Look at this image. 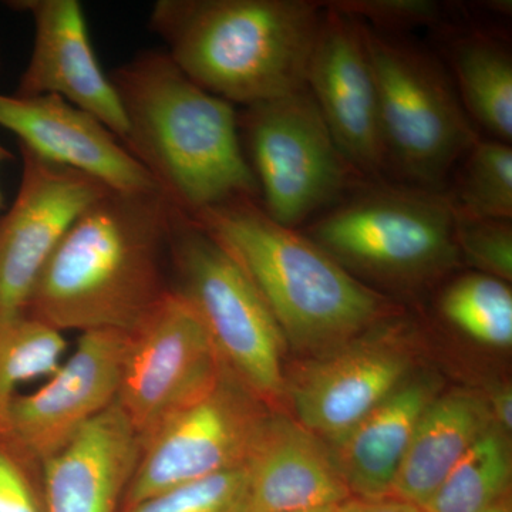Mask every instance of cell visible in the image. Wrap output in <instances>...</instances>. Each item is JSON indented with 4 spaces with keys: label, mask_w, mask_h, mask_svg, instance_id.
<instances>
[{
    "label": "cell",
    "mask_w": 512,
    "mask_h": 512,
    "mask_svg": "<svg viewBox=\"0 0 512 512\" xmlns=\"http://www.w3.org/2000/svg\"><path fill=\"white\" fill-rule=\"evenodd\" d=\"M174 211L160 191L104 195L47 259L23 313L62 333L136 330L171 291Z\"/></svg>",
    "instance_id": "1"
},
{
    "label": "cell",
    "mask_w": 512,
    "mask_h": 512,
    "mask_svg": "<svg viewBox=\"0 0 512 512\" xmlns=\"http://www.w3.org/2000/svg\"><path fill=\"white\" fill-rule=\"evenodd\" d=\"M127 121L123 146L188 217L259 201L234 104L188 79L165 50H143L109 74Z\"/></svg>",
    "instance_id": "2"
},
{
    "label": "cell",
    "mask_w": 512,
    "mask_h": 512,
    "mask_svg": "<svg viewBox=\"0 0 512 512\" xmlns=\"http://www.w3.org/2000/svg\"><path fill=\"white\" fill-rule=\"evenodd\" d=\"M323 12L308 0H158L148 28L188 79L249 107L306 89Z\"/></svg>",
    "instance_id": "3"
},
{
    "label": "cell",
    "mask_w": 512,
    "mask_h": 512,
    "mask_svg": "<svg viewBox=\"0 0 512 512\" xmlns=\"http://www.w3.org/2000/svg\"><path fill=\"white\" fill-rule=\"evenodd\" d=\"M191 218L237 259L286 346L298 352L323 355L399 313L302 229L269 217L259 201H231Z\"/></svg>",
    "instance_id": "4"
},
{
    "label": "cell",
    "mask_w": 512,
    "mask_h": 512,
    "mask_svg": "<svg viewBox=\"0 0 512 512\" xmlns=\"http://www.w3.org/2000/svg\"><path fill=\"white\" fill-rule=\"evenodd\" d=\"M303 232L355 278L402 292L437 284L461 262L446 192L409 184L366 181Z\"/></svg>",
    "instance_id": "5"
},
{
    "label": "cell",
    "mask_w": 512,
    "mask_h": 512,
    "mask_svg": "<svg viewBox=\"0 0 512 512\" xmlns=\"http://www.w3.org/2000/svg\"><path fill=\"white\" fill-rule=\"evenodd\" d=\"M360 26L375 76L390 173L403 184L446 191L450 174L480 137L450 73L424 47L363 22Z\"/></svg>",
    "instance_id": "6"
},
{
    "label": "cell",
    "mask_w": 512,
    "mask_h": 512,
    "mask_svg": "<svg viewBox=\"0 0 512 512\" xmlns=\"http://www.w3.org/2000/svg\"><path fill=\"white\" fill-rule=\"evenodd\" d=\"M171 289L198 313L229 372L269 409L284 412L286 342L278 323L237 259L177 208Z\"/></svg>",
    "instance_id": "7"
},
{
    "label": "cell",
    "mask_w": 512,
    "mask_h": 512,
    "mask_svg": "<svg viewBox=\"0 0 512 512\" xmlns=\"http://www.w3.org/2000/svg\"><path fill=\"white\" fill-rule=\"evenodd\" d=\"M238 127L259 204L286 227L302 229L370 181L343 156L308 89L244 107Z\"/></svg>",
    "instance_id": "8"
},
{
    "label": "cell",
    "mask_w": 512,
    "mask_h": 512,
    "mask_svg": "<svg viewBox=\"0 0 512 512\" xmlns=\"http://www.w3.org/2000/svg\"><path fill=\"white\" fill-rule=\"evenodd\" d=\"M271 412L225 366L207 392L141 443L120 512L178 485L244 467Z\"/></svg>",
    "instance_id": "9"
},
{
    "label": "cell",
    "mask_w": 512,
    "mask_h": 512,
    "mask_svg": "<svg viewBox=\"0 0 512 512\" xmlns=\"http://www.w3.org/2000/svg\"><path fill=\"white\" fill-rule=\"evenodd\" d=\"M409 325L399 313L286 376V404L298 423L333 443L416 372Z\"/></svg>",
    "instance_id": "10"
},
{
    "label": "cell",
    "mask_w": 512,
    "mask_h": 512,
    "mask_svg": "<svg viewBox=\"0 0 512 512\" xmlns=\"http://www.w3.org/2000/svg\"><path fill=\"white\" fill-rule=\"evenodd\" d=\"M224 369L200 316L171 289L127 335L116 403L143 443L170 414L207 392Z\"/></svg>",
    "instance_id": "11"
},
{
    "label": "cell",
    "mask_w": 512,
    "mask_h": 512,
    "mask_svg": "<svg viewBox=\"0 0 512 512\" xmlns=\"http://www.w3.org/2000/svg\"><path fill=\"white\" fill-rule=\"evenodd\" d=\"M22 178L12 208L0 218V320L25 311L37 276L74 221L113 191L19 144Z\"/></svg>",
    "instance_id": "12"
},
{
    "label": "cell",
    "mask_w": 512,
    "mask_h": 512,
    "mask_svg": "<svg viewBox=\"0 0 512 512\" xmlns=\"http://www.w3.org/2000/svg\"><path fill=\"white\" fill-rule=\"evenodd\" d=\"M306 89L346 160L366 180L390 173L379 97L359 20L325 6Z\"/></svg>",
    "instance_id": "13"
},
{
    "label": "cell",
    "mask_w": 512,
    "mask_h": 512,
    "mask_svg": "<svg viewBox=\"0 0 512 512\" xmlns=\"http://www.w3.org/2000/svg\"><path fill=\"white\" fill-rule=\"evenodd\" d=\"M126 333H82L72 355L32 393L10 406L8 433L40 464L66 447L119 394Z\"/></svg>",
    "instance_id": "14"
},
{
    "label": "cell",
    "mask_w": 512,
    "mask_h": 512,
    "mask_svg": "<svg viewBox=\"0 0 512 512\" xmlns=\"http://www.w3.org/2000/svg\"><path fill=\"white\" fill-rule=\"evenodd\" d=\"M6 5L28 13L35 32L16 96L62 97L96 117L123 144L128 131L123 107L94 53L80 2L12 0Z\"/></svg>",
    "instance_id": "15"
},
{
    "label": "cell",
    "mask_w": 512,
    "mask_h": 512,
    "mask_svg": "<svg viewBox=\"0 0 512 512\" xmlns=\"http://www.w3.org/2000/svg\"><path fill=\"white\" fill-rule=\"evenodd\" d=\"M0 127L37 156L90 175L110 190L160 191L109 128L62 97L0 93Z\"/></svg>",
    "instance_id": "16"
},
{
    "label": "cell",
    "mask_w": 512,
    "mask_h": 512,
    "mask_svg": "<svg viewBox=\"0 0 512 512\" xmlns=\"http://www.w3.org/2000/svg\"><path fill=\"white\" fill-rule=\"evenodd\" d=\"M248 512H299L352 498L328 444L293 417L272 410L247 463Z\"/></svg>",
    "instance_id": "17"
},
{
    "label": "cell",
    "mask_w": 512,
    "mask_h": 512,
    "mask_svg": "<svg viewBox=\"0 0 512 512\" xmlns=\"http://www.w3.org/2000/svg\"><path fill=\"white\" fill-rule=\"evenodd\" d=\"M141 443L117 403L42 463L46 512H120Z\"/></svg>",
    "instance_id": "18"
},
{
    "label": "cell",
    "mask_w": 512,
    "mask_h": 512,
    "mask_svg": "<svg viewBox=\"0 0 512 512\" xmlns=\"http://www.w3.org/2000/svg\"><path fill=\"white\" fill-rule=\"evenodd\" d=\"M440 389L439 377L433 373L414 372L348 433L328 444L352 497H390L414 429Z\"/></svg>",
    "instance_id": "19"
},
{
    "label": "cell",
    "mask_w": 512,
    "mask_h": 512,
    "mask_svg": "<svg viewBox=\"0 0 512 512\" xmlns=\"http://www.w3.org/2000/svg\"><path fill=\"white\" fill-rule=\"evenodd\" d=\"M493 424L487 399L480 394L467 390L439 394L421 414L390 497L423 507Z\"/></svg>",
    "instance_id": "20"
},
{
    "label": "cell",
    "mask_w": 512,
    "mask_h": 512,
    "mask_svg": "<svg viewBox=\"0 0 512 512\" xmlns=\"http://www.w3.org/2000/svg\"><path fill=\"white\" fill-rule=\"evenodd\" d=\"M451 79L464 110L494 140L512 141V57L505 43L484 32L461 33L448 43Z\"/></svg>",
    "instance_id": "21"
},
{
    "label": "cell",
    "mask_w": 512,
    "mask_h": 512,
    "mask_svg": "<svg viewBox=\"0 0 512 512\" xmlns=\"http://www.w3.org/2000/svg\"><path fill=\"white\" fill-rule=\"evenodd\" d=\"M511 477L510 440L493 424L468 448L420 510L485 512L510 498Z\"/></svg>",
    "instance_id": "22"
},
{
    "label": "cell",
    "mask_w": 512,
    "mask_h": 512,
    "mask_svg": "<svg viewBox=\"0 0 512 512\" xmlns=\"http://www.w3.org/2000/svg\"><path fill=\"white\" fill-rule=\"evenodd\" d=\"M66 350L62 332L26 313L0 320V433H8L19 386L52 376Z\"/></svg>",
    "instance_id": "23"
},
{
    "label": "cell",
    "mask_w": 512,
    "mask_h": 512,
    "mask_svg": "<svg viewBox=\"0 0 512 512\" xmlns=\"http://www.w3.org/2000/svg\"><path fill=\"white\" fill-rule=\"evenodd\" d=\"M448 325L490 348L512 345V292L508 282L471 272L448 282L437 299Z\"/></svg>",
    "instance_id": "24"
},
{
    "label": "cell",
    "mask_w": 512,
    "mask_h": 512,
    "mask_svg": "<svg viewBox=\"0 0 512 512\" xmlns=\"http://www.w3.org/2000/svg\"><path fill=\"white\" fill-rule=\"evenodd\" d=\"M456 170L444 192L457 217L512 220L511 144L480 136Z\"/></svg>",
    "instance_id": "25"
},
{
    "label": "cell",
    "mask_w": 512,
    "mask_h": 512,
    "mask_svg": "<svg viewBox=\"0 0 512 512\" xmlns=\"http://www.w3.org/2000/svg\"><path fill=\"white\" fill-rule=\"evenodd\" d=\"M245 466L153 495L124 512H248Z\"/></svg>",
    "instance_id": "26"
},
{
    "label": "cell",
    "mask_w": 512,
    "mask_h": 512,
    "mask_svg": "<svg viewBox=\"0 0 512 512\" xmlns=\"http://www.w3.org/2000/svg\"><path fill=\"white\" fill-rule=\"evenodd\" d=\"M456 239L461 261L481 274L504 282L512 279V220H478L456 215Z\"/></svg>",
    "instance_id": "27"
},
{
    "label": "cell",
    "mask_w": 512,
    "mask_h": 512,
    "mask_svg": "<svg viewBox=\"0 0 512 512\" xmlns=\"http://www.w3.org/2000/svg\"><path fill=\"white\" fill-rule=\"evenodd\" d=\"M0 512H46L42 464L0 433Z\"/></svg>",
    "instance_id": "28"
},
{
    "label": "cell",
    "mask_w": 512,
    "mask_h": 512,
    "mask_svg": "<svg viewBox=\"0 0 512 512\" xmlns=\"http://www.w3.org/2000/svg\"><path fill=\"white\" fill-rule=\"evenodd\" d=\"M326 5L390 35L439 23L443 12V6L431 0H339Z\"/></svg>",
    "instance_id": "29"
},
{
    "label": "cell",
    "mask_w": 512,
    "mask_h": 512,
    "mask_svg": "<svg viewBox=\"0 0 512 512\" xmlns=\"http://www.w3.org/2000/svg\"><path fill=\"white\" fill-rule=\"evenodd\" d=\"M336 512H423L416 505L404 503L396 498H382V500H363V498H349L339 505Z\"/></svg>",
    "instance_id": "30"
},
{
    "label": "cell",
    "mask_w": 512,
    "mask_h": 512,
    "mask_svg": "<svg viewBox=\"0 0 512 512\" xmlns=\"http://www.w3.org/2000/svg\"><path fill=\"white\" fill-rule=\"evenodd\" d=\"M491 417L495 426L500 427L504 433H510L512 429V392L510 386H503L495 390L487 399Z\"/></svg>",
    "instance_id": "31"
},
{
    "label": "cell",
    "mask_w": 512,
    "mask_h": 512,
    "mask_svg": "<svg viewBox=\"0 0 512 512\" xmlns=\"http://www.w3.org/2000/svg\"><path fill=\"white\" fill-rule=\"evenodd\" d=\"M10 160H13V154L10 153L8 148H6L5 146H2V144H0V165L5 164L6 161H10ZM2 207H3V195H2V192H0V208H2Z\"/></svg>",
    "instance_id": "32"
},
{
    "label": "cell",
    "mask_w": 512,
    "mask_h": 512,
    "mask_svg": "<svg viewBox=\"0 0 512 512\" xmlns=\"http://www.w3.org/2000/svg\"><path fill=\"white\" fill-rule=\"evenodd\" d=\"M485 512H512L511 498H507V500L501 501V503L494 505L493 508H490V510Z\"/></svg>",
    "instance_id": "33"
},
{
    "label": "cell",
    "mask_w": 512,
    "mask_h": 512,
    "mask_svg": "<svg viewBox=\"0 0 512 512\" xmlns=\"http://www.w3.org/2000/svg\"><path fill=\"white\" fill-rule=\"evenodd\" d=\"M339 505H336V507H326V508H319V510H309V511H299V512H336L338 510Z\"/></svg>",
    "instance_id": "34"
},
{
    "label": "cell",
    "mask_w": 512,
    "mask_h": 512,
    "mask_svg": "<svg viewBox=\"0 0 512 512\" xmlns=\"http://www.w3.org/2000/svg\"><path fill=\"white\" fill-rule=\"evenodd\" d=\"M0 69H2V57H0Z\"/></svg>",
    "instance_id": "35"
}]
</instances>
